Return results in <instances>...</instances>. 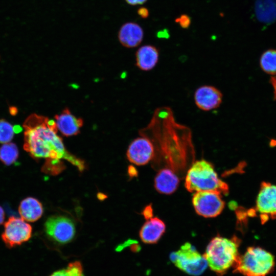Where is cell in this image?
Listing matches in <instances>:
<instances>
[{"instance_id": "obj_1", "label": "cell", "mask_w": 276, "mask_h": 276, "mask_svg": "<svg viewBox=\"0 0 276 276\" xmlns=\"http://www.w3.org/2000/svg\"><path fill=\"white\" fill-rule=\"evenodd\" d=\"M24 149L35 159L49 160L66 159L80 171L85 168L84 162L66 151L62 139L57 134L55 120L36 113L29 115L25 120Z\"/></svg>"}, {"instance_id": "obj_2", "label": "cell", "mask_w": 276, "mask_h": 276, "mask_svg": "<svg viewBox=\"0 0 276 276\" xmlns=\"http://www.w3.org/2000/svg\"><path fill=\"white\" fill-rule=\"evenodd\" d=\"M240 240L237 237L228 239L221 236L213 238L208 245L203 256L212 270L219 276L233 267L240 256Z\"/></svg>"}, {"instance_id": "obj_3", "label": "cell", "mask_w": 276, "mask_h": 276, "mask_svg": "<svg viewBox=\"0 0 276 276\" xmlns=\"http://www.w3.org/2000/svg\"><path fill=\"white\" fill-rule=\"evenodd\" d=\"M185 187L190 192L212 191L227 195L229 192L228 185L218 177L213 165L205 160L195 162L189 168Z\"/></svg>"}, {"instance_id": "obj_4", "label": "cell", "mask_w": 276, "mask_h": 276, "mask_svg": "<svg viewBox=\"0 0 276 276\" xmlns=\"http://www.w3.org/2000/svg\"><path fill=\"white\" fill-rule=\"evenodd\" d=\"M274 256L260 247L251 246L240 255L234 265V273L244 276H266L273 269Z\"/></svg>"}, {"instance_id": "obj_5", "label": "cell", "mask_w": 276, "mask_h": 276, "mask_svg": "<svg viewBox=\"0 0 276 276\" xmlns=\"http://www.w3.org/2000/svg\"><path fill=\"white\" fill-rule=\"evenodd\" d=\"M170 259L179 269L192 275L202 274L208 266L204 257L188 242L182 245L178 251L171 253Z\"/></svg>"}, {"instance_id": "obj_6", "label": "cell", "mask_w": 276, "mask_h": 276, "mask_svg": "<svg viewBox=\"0 0 276 276\" xmlns=\"http://www.w3.org/2000/svg\"><path fill=\"white\" fill-rule=\"evenodd\" d=\"M47 235L59 244H66L72 241L76 233L75 225L69 218L61 215L49 217L44 223Z\"/></svg>"}, {"instance_id": "obj_7", "label": "cell", "mask_w": 276, "mask_h": 276, "mask_svg": "<svg viewBox=\"0 0 276 276\" xmlns=\"http://www.w3.org/2000/svg\"><path fill=\"white\" fill-rule=\"evenodd\" d=\"M221 194L215 192L201 191L195 192L192 203L196 213L204 217H215L219 215L224 208L225 203Z\"/></svg>"}, {"instance_id": "obj_8", "label": "cell", "mask_w": 276, "mask_h": 276, "mask_svg": "<svg viewBox=\"0 0 276 276\" xmlns=\"http://www.w3.org/2000/svg\"><path fill=\"white\" fill-rule=\"evenodd\" d=\"M31 226L21 218L10 217L4 224L2 238L9 247L20 245L31 237Z\"/></svg>"}, {"instance_id": "obj_9", "label": "cell", "mask_w": 276, "mask_h": 276, "mask_svg": "<svg viewBox=\"0 0 276 276\" xmlns=\"http://www.w3.org/2000/svg\"><path fill=\"white\" fill-rule=\"evenodd\" d=\"M256 210L262 223L276 219V185L263 181L256 199Z\"/></svg>"}, {"instance_id": "obj_10", "label": "cell", "mask_w": 276, "mask_h": 276, "mask_svg": "<svg viewBox=\"0 0 276 276\" xmlns=\"http://www.w3.org/2000/svg\"><path fill=\"white\" fill-rule=\"evenodd\" d=\"M154 155L153 144L149 139L144 136L134 139L127 151V157L129 161L138 166L148 163Z\"/></svg>"}, {"instance_id": "obj_11", "label": "cell", "mask_w": 276, "mask_h": 276, "mask_svg": "<svg viewBox=\"0 0 276 276\" xmlns=\"http://www.w3.org/2000/svg\"><path fill=\"white\" fill-rule=\"evenodd\" d=\"M222 94L217 88L211 85H203L194 93V101L201 110L209 111L217 108L222 101Z\"/></svg>"}, {"instance_id": "obj_12", "label": "cell", "mask_w": 276, "mask_h": 276, "mask_svg": "<svg viewBox=\"0 0 276 276\" xmlns=\"http://www.w3.org/2000/svg\"><path fill=\"white\" fill-rule=\"evenodd\" d=\"M55 121L58 130L65 136H71L78 134L83 125L81 118H77L67 108L55 116Z\"/></svg>"}, {"instance_id": "obj_13", "label": "cell", "mask_w": 276, "mask_h": 276, "mask_svg": "<svg viewBox=\"0 0 276 276\" xmlns=\"http://www.w3.org/2000/svg\"><path fill=\"white\" fill-rule=\"evenodd\" d=\"M144 36L142 28L138 24L129 22L123 25L120 29L118 38L120 43L128 48H134L142 42Z\"/></svg>"}, {"instance_id": "obj_14", "label": "cell", "mask_w": 276, "mask_h": 276, "mask_svg": "<svg viewBox=\"0 0 276 276\" xmlns=\"http://www.w3.org/2000/svg\"><path fill=\"white\" fill-rule=\"evenodd\" d=\"M166 226L157 217L149 219L141 227L139 235L142 241L146 244H154L158 241L165 233Z\"/></svg>"}, {"instance_id": "obj_15", "label": "cell", "mask_w": 276, "mask_h": 276, "mask_svg": "<svg viewBox=\"0 0 276 276\" xmlns=\"http://www.w3.org/2000/svg\"><path fill=\"white\" fill-rule=\"evenodd\" d=\"M179 179L175 172L168 168L159 170L154 179L155 189L160 193L170 194L177 189Z\"/></svg>"}, {"instance_id": "obj_16", "label": "cell", "mask_w": 276, "mask_h": 276, "mask_svg": "<svg viewBox=\"0 0 276 276\" xmlns=\"http://www.w3.org/2000/svg\"><path fill=\"white\" fill-rule=\"evenodd\" d=\"M136 64L143 71L152 70L157 64L159 52L156 47L145 45L140 47L136 52Z\"/></svg>"}, {"instance_id": "obj_17", "label": "cell", "mask_w": 276, "mask_h": 276, "mask_svg": "<svg viewBox=\"0 0 276 276\" xmlns=\"http://www.w3.org/2000/svg\"><path fill=\"white\" fill-rule=\"evenodd\" d=\"M18 212L21 218L26 221L35 222L42 215V205L37 199L29 197L20 202Z\"/></svg>"}, {"instance_id": "obj_18", "label": "cell", "mask_w": 276, "mask_h": 276, "mask_svg": "<svg viewBox=\"0 0 276 276\" xmlns=\"http://www.w3.org/2000/svg\"><path fill=\"white\" fill-rule=\"evenodd\" d=\"M255 13L262 22L270 23L276 19V0H257Z\"/></svg>"}, {"instance_id": "obj_19", "label": "cell", "mask_w": 276, "mask_h": 276, "mask_svg": "<svg viewBox=\"0 0 276 276\" xmlns=\"http://www.w3.org/2000/svg\"><path fill=\"white\" fill-rule=\"evenodd\" d=\"M18 156L17 146L13 143L3 144L0 147V160L9 166L16 162Z\"/></svg>"}, {"instance_id": "obj_20", "label": "cell", "mask_w": 276, "mask_h": 276, "mask_svg": "<svg viewBox=\"0 0 276 276\" xmlns=\"http://www.w3.org/2000/svg\"><path fill=\"white\" fill-rule=\"evenodd\" d=\"M260 64L265 73L276 74V50L269 49L265 51L261 56Z\"/></svg>"}, {"instance_id": "obj_21", "label": "cell", "mask_w": 276, "mask_h": 276, "mask_svg": "<svg viewBox=\"0 0 276 276\" xmlns=\"http://www.w3.org/2000/svg\"><path fill=\"white\" fill-rule=\"evenodd\" d=\"M50 276H84L83 267L79 261L71 262L66 268L54 272Z\"/></svg>"}, {"instance_id": "obj_22", "label": "cell", "mask_w": 276, "mask_h": 276, "mask_svg": "<svg viewBox=\"0 0 276 276\" xmlns=\"http://www.w3.org/2000/svg\"><path fill=\"white\" fill-rule=\"evenodd\" d=\"M14 127L4 119H0V143L10 142L14 136Z\"/></svg>"}, {"instance_id": "obj_23", "label": "cell", "mask_w": 276, "mask_h": 276, "mask_svg": "<svg viewBox=\"0 0 276 276\" xmlns=\"http://www.w3.org/2000/svg\"><path fill=\"white\" fill-rule=\"evenodd\" d=\"M175 22L178 24L181 28L187 29L191 25V19L188 15L182 14L175 19Z\"/></svg>"}, {"instance_id": "obj_24", "label": "cell", "mask_w": 276, "mask_h": 276, "mask_svg": "<svg viewBox=\"0 0 276 276\" xmlns=\"http://www.w3.org/2000/svg\"><path fill=\"white\" fill-rule=\"evenodd\" d=\"M143 213L144 217L146 219L151 218L152 216V210L151 206L150 205L147 206L144 210Z\"/></svg>"}, {"instance_id": "obj_25", "label": "cell", "mask_w": 276, "mask_h": 276, "mask_svg": "<svg viewBox=\"0 0 276 276\" xmlns=\"http://www.w3.org/2000/svg\"><path fill=\"white\" fill-rule=\"evenodd\" d=\"M137 13L140 17L146 18L149 15V11L146 8L142 7L138 9Z\"/></svg>"}, {"instance_id": "obj_26", "label": "cell", "mask_w": 276, "mask_h": 276, "mask_svg": "<svg viewBox=\"0 0 276 276\" xmlns=\"http://www.w3.org/2000/svg\"><path fill=\"white\" fill-rule=\"evenodd\" d=\"M147 1V0H125L127 4L133 6L143 4Z\"/></svg>"}, {"instance_id": "obj_27", "label": "cell", "mask_w": 276, "mask_h": 276, "mask_svg": "<svg viewBox=\"0 0 276 276\" xmlns=\"http://www.w3.org/2000/svg\"><path fill=\"white\" fill-rule=\"evenodd\" d=\"M270 82L274 89V98L276 100V77H272L270 79Z\"/></svg>"}, {"instance_id": "obj_28", "label": "cell", "mask_w": 276, "mask_h": 276, "mask_svg": "<svg viewBox=\"0 0 276 276\" xmlns=\"http://www.w3.org/2000/svg\"><path fill=\"white\" fill-rule=\"evenodd\" d=\"M5 219V212L2 206H0V225L3 224Z\"/></svg>"}]
</instances>
